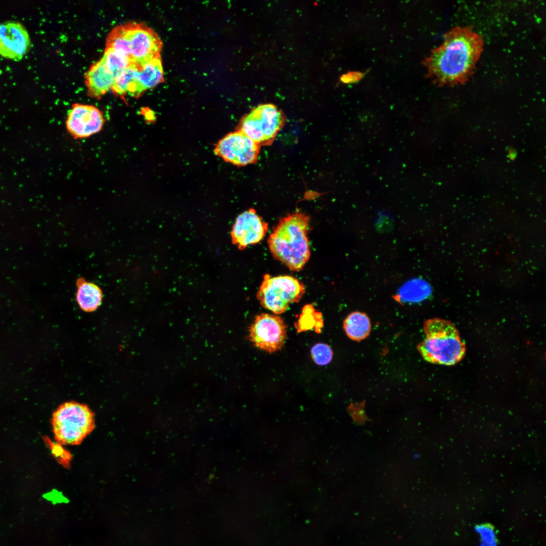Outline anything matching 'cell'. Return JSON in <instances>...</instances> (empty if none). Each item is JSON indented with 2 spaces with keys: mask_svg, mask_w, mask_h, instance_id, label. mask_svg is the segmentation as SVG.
Instances as JSON below:
<instances>
[{
  "mask_svg": "<svg viewBox=\"0 0 546 546\" xmlns=\"http://www.w3.org/2000/svg\"><path fill=\"white\" fill-rule=\"evenodd\" d=\"M323 326L322 314L316 311L313 306L307 304L304 306L298 321V331H305L313 327L317 332Z\"/></svg>",
  "mask_w": 546,
  "mask_h": 546,
  "instance_id": "18",
  "label": "cell"
},
{
  "mask_svg": "<svg viewBox=\"0 0 546 546\" xmlns=\"http://www.w3.org/2000/svg\"><path fill=\"white\" fill-rule=\"evenodd\" d=\"M305 293L304 285L297 278L289 276H263L256 294L264 308L279 314L285 312L289 305L297 303Z\"/></svg>",
  "mask_w": 546,
  "mask_h": 546,
  "instance_id": "7",
  "label": "cell"
},
{
  "mask_svg": "<svg viewBox=\"0 0 546 546\" xmlns=\"http://www.w3.org/2000/svg\"><path fill=\"white\" fill-rule=\"evenodd\" d=\"M423 331L425 338L417 349L425 360L451 366L462 359L466 347L451 322L438 317L429 319L424 324Z\"/></svg>",
  "mask_w": 546,
  "mask_h": 546,
  "instance_id": "4",
  "label": "cell"
},
{
  "mask_svg": "<svg viewBox=\"0 0 546 546\" xmlns=\"http://www.w3.org/2000/svg\"><path fill=\"white\" fill-rule=\"evenodd\" d=\"M483 48L482 37L472 28H452L424 61L429 77L440 85L465 83L474 72Z\"/></svg>",
  "mask_w": 546,
  "mask_h": 546,
  "instance_id": "1",
  "label": "cell"
},
{
  "mask_svg": "<svg viewBox=\"0 0 546 546\" xmlns=\"http://www.w3.org/2000/svg\"><path fill=\"white\" fill-rule=\"evenodd\" d=\"M331 347L325 343H317L311 349V356L313 361L320 366L329 364L333 358Z\"/></svg>",
  "mask_w": 546,
  "mask_h": 546,
  "instance_id": "19",
  "label": "cell"
},
{
  "mask_svg": "<svg viewBox=\"0 0 546 546\" xmlns=\"http://www.w3.org/2000/svg\"><path fill=\"white\" fill-rule=\"evenodd\" d=\"M161 56L142 63L132 64L116 76L111 90L115 96L125 101L129 95L138 98L147 90L164 81Z\"/></svg>",
  "mask_w": 546,
  "mask_h": 546,
  "instance_id": "6",
  "label": "cell"
},
{
  "mask_svg": "<svg viewBox=\"0 0 546 546\" xmlns=\"http://www.w3.org/2000/svg\"><path fill=\"white\" fill-rule=\"evenodd\" d=\"M248 338L257 348L270 353L280 350L287 338V326L279 316L257 315L248 330Z\"/></svg>",
  "mask_w": 546,
  "mask_h": 546,
  "instance_id": "9",
  "label": "cell"
},
{
  "mask_svg": "<svg viewBox=\"0 0 546 546\" xmlns=\"http://www.w3.org/2000/svg\"><path fill=\"white\" fill-rule=\"evenodd\" d=\"M260 146L241 131L231 132L216 145L218 156L237 166H245L257 160Z\"/></svg>",
  "mask_w": 546,
  "mask_h": 546,
  "instance_id": "10",
  "label": "cell"
},
{
  "mask_svg": "<svg viewBox=\"0 0 546 546\" xmlns=\"http://www.w3.org/2000/svg\"><path fill=\"white\" fill-rule=\"evenodd\" d=\"M106 48L126 59L130 65L161 56L162 42L146 24L129 21L111 30L106 38Z\"/></svg>",
  "mask_w": 546,
  "mask_h": 546,
  "instance_id": "3",
  "label": "cell"
},
{
  "mask_svg": "<svg viewBox=\"0 0 546 546\" xmlns=\"http://www.w3.org/2000/svg\"><path fill=\"white\" fill-rule=\"evenodd\" d=\"M46 444L50 447L52 454L56 458L57 460L63 465H68L71 456L69 452L63 448L61 444L58 442H54L47 436L43 437Z\"/></svg>",
  "mask_w": 546,
  "mask_h": 546,
  "instance_id": "20",
  "label": "cell"
},
{
  "mask_svg": "<svg viewBox=\"0 0 546 546\" xmlns=\"http://www.w3.org/2000/svg\"><path fill=\"white\" fill-rule=\"evenodd\" d=\"M309 224V216L303 212L288 214L279 219L268 238L273 257L292 271L302 270L310 258Z\"/></svg>",
  "mask_w": 546,
  "mask_h": 546,
  "instance_id": "2",
  "label": "cell"
},
{
  "mask_svg": "<svg viewBox=\"0 0 546 546\" xmlns=\"http://www.w3.org/2000/svg\"><path fill=\"white\" fill-rule=\"evenodd\" d=\"M285 120L284 114L276 106L262 104L242 118L239 129L260 147L270 145L283 127Z\"/></svg>",
  "mask_w": 546,
  "mask_h": 546,
  "instance_id": "8",
  "label": "cell"
},
{
  "mask_svg": "<svg viewBox=\"0 0 546 546\" xmlns=\"http://www.w3.org/2000/svg\"><path fill=\"white\" fill-rule=\"evenodd\" d=\"M31 40L27 30L20 23L8 21L0 24V55L18 61L28 52Z\"/></svg>",
  "mask_w": 546,
  "mask_h": 546,
  "instance_id": "13",
  "label": "cell"
},
{
  "mask_svg": "<svg viewBox=\"0 0 546 546\" xmlns=\"http://www.w3.org/2000/svg\"><path fill=\"white\" fill-rule=\"evenodd\" d=\"M105 122L102 112L96 107L75 103L68 113L66 127L74 139H83L100 131Z\"/></svg>",
  "mask_w": 546,
  "mask_h": 546,
  "instance_id": "12",
  "label": "cell"
},
{
  "mask_svg": "<svg viewBox=\"0 0 546 546\" xmlns=\"http://www.w3.org/2000/svg\"><path fill=\"white\" fill-rule=\"evenodd\" d=\"M116 76L102 57L94 63L85 73L87 95L100 99L111 89Z\"/></svg>",
  "mask_w": 546,
  "mask_h": 546,
  "instance_id": "14",
  "label": "cell"
},
{
  "mask_svg": "<svg viewBox=\"0 0 546 546\" xmlns=\"http://www.w3.org/2000/svg\"><path fill=\"white\" fill-rule=\"evenodd\" d=\"M52 422L56 440L64 445L80 444L95 427L92 410L73 401L61 404L54 412Z\"/></svg>",
  "mask_w": 546,
  "mask_h": 546,
  "instance_id": "5",
  "label": "cell"
},
{
  "mask_svg": "<svg viewBox=\"0 0 546 546\" xmlns=\"http://www.w3.org/2000/svg\"><path fill=\"white\" fill-rule=\"evenodd\" d=\"M475 530L480 538V546H496L497 540L493 529L489 525H480Z\"/></svg>",
  "mask_w": 546,
  "mask_h": 546,
  "instance_id": "21",
  "label": "cell"
},
{
  "mask_svg": "<svg viewBox=\"0 0 546 546\" xmlns=\"http://www.w3.org/2000/svg\"><path fill=\"white\" fill-rule=\"evenodd\" d=\"M76 287V299L79 307L85 312L95 311L102 302L103 292L100 287L83 278L77 279Z\"/></svg>",
  "mask_w": 546,
  "mask_h": 546,
  "instance_id": "15",
  "label": "cell"
},
{
  "mask_svg": "<svg viewBox=\"0 0 546 546\" xmlns=\"http://www.w3.org/2000/svg\"><path fill=\"white\" fill-rule=\"evenodd\" d=\"M268 231V224L250 208L236 218L231 231L232 243L241 250L262 241Z\"/></svg>",
  "mask_w": 546,
  "mask_h": 546,
  "instance_id": "11",
  "label": "cell"
},
{
  "mask_svg": "<svg viewBox=\"0 0 546 546\" xmlns=\"http://www.w3.org/2000/svg\"><path fill=\"white\" fill-rule=\"evenodd\" d=\"M343 328L349 338L360 341L369 335L371 326L370 319L366 313L354 311L345 318Z\"/></svg>",
  "mask_w": 546,
  "mask_h": 546,
  "instance_id": "17",
  "label": "cell"
},
{
  "mask_svg": "<svg viewBox=\"0 0 546 546\" xmlns=\"http://www.w3.org/2000/svg\"><path fill=\"white\" fill-rule=\"evenodd\" d=\"M432 293L431 286L427 282L421 279H414L401 286L395 299L400 302H420L428 298Z\"/></svg>",
  "mask_w": 546,
  "mask_h": 546,
  "instance_id": "16",
  "label": "cell"
}]
</instances>
